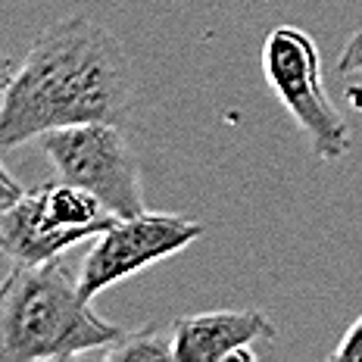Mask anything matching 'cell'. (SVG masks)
<instances>
[{
    "label": "cell",
    "instance_id": "cell-6",
    "mask_svg": "<svg viewBox=\"0 0 362 362\" xmlns=\"http://www.w3.org/2000/svg\"><path fill=\"white\" fill-rule=\"evenodd\" d=\"M275 322L262 309H216L191 313L172 322L175 362H253V344L272 341Z\"/></svg>",
    "mask_w": 362,
    "mask_h": 362
},
{
    "label": "cell",
    "instance_id": "cell-8",
    "mask_svg": "<svg viewBox=\"0 0 362 362\" xmlns=\"http://www.w3.org/2000/svg\"><path fill=\"white\" fill-rule=\"evenodd\" d=\"M97 359L107 362H165L175 359L172 353V325H144L125 331L116 344H110L107 350L97 353Z\"/></svg>",
    "mask_w": 362,
    "mask_h": 362
},
{
    "label": "cell",
    "instance_id": "cell-2",
    "mask_svg": "<svg viewBox=\"0 0 362 362\" xmlns=\"http://www.w3.org/2000/svg\"><path fill=\"white\" fill-rule=\"evenodd\" d=\"M63 256L16 262L0 281V362L97 356L128 328L94 313Z\"/></svg>",
    "mask_w": 362,
    "mask_h": 362
},
{
    "label": "cell",
    "instance_id": "cell-10",
    "mask_svg": "<svg viewBox=\"0 0 362 362\" xmlns=\"http://www.w3.org/2000/svg\"><path fill=\"white\" fill-rule=\"evenodd\" d=\"M331 359H344V362H362V315L344 331L341 344L331 350Z\"/></svg>",
    "mask_w": 362,
    "mask_h": 362
},
{
    "label": "cell",
    "instance_id": "cell-7",
    "mask_svg": "<svg viewBox=\"0 0 362 362\" xmlns=\"http://www.w3.org/2000/svg\"><path fill=\"white\" fill-rule=\"evenodd\" d=\"M81 240H88L85 231L69 228L50 213L41 185L25 187L10 206L0 209V256L13 262H47Z\"/></svg>",
    "mask_w": 362,
    "mask_h": 362
},
{
    "label": "cell",
    "instance_id": "cell-11",
    "mask_svg": "<svg viewBox=\"0 0 362 362\" xmlns=\"http://www.w3.org/2000/svg\"><path fill=\"white\" fill-rule=\"evenodd\" d=\"M22 191H25V187L19 185V178L13 175V172L6 169L4 163H0V209H4V206H10V203L16 200Z\"/></svg>",
    "mask_w": 362,
    "mask_h": 362
},
{
    "label": "cell",
    "instance_id": "cell-4",
    "mask_svg": "<svg viewBox=\"0 0 362 362\" xmlns=\"http://www.w3.org/2000/svg\"><path fill=\"white\" fill-rule=\"evenodd\" d=\"M37 141L57 178L72 181L100 197L112 216H138L147 209L141 163L125 134V125L85 122L47 132Z\"/></svg>",
    "mask_w": 362,
    "mask_h": 362
},
{
    "label": "cell",
    "instance_id": "cell-9",
    "mask_svg": "<svg viewBox=\"0 0 362 362\" xmlns=\"http://www.w3.org/2000/svg\"><path fill=\"white\" fill-rule=\"evenodd\" d=\"M337 75L341 78H353V75H362V28H356L346 44L337 54Z\"/></svg>",
    "mask_w": 362,
    "mask_h": 362
},
{
    "label": "cell",
    "instance_id": "cell-3",
    "mask_svg": "<svg viewBox=\"0 0 362 362\" xmlns=\"http://www.w3.org/2000/svg\"><path fill=\"white\" fill-rule=\"evenodd\" d=\"M262 72L272 94L291 112L293 125L306 134L322 163H337L350 153L353 134L344 112L334 107L315 37L297 25H278L262 44Z\"/></svg>",
    "mask_w": 362,
    "mask_h": 362
},
{
    "label": "cell",
    "instance_id": "cell-12",
    "mask_svg": "<svg viewBox=\"0 0 362 362\" xmlns=\"http://www.w3.org/2000/svg\"><path fill=\"white\" fill-rule=\"evenodd\" d=\"M16 69H19L16 59H13L10 54H4V50H0V90H4V88L13 81V75H16Z\"/></svg>",
    "mask_w": 362,
    "mask_h": 362
},
{
    "label": "cell",
    "instance_id": "cell-1",
    "mask_svg": "<svg viewBox=\"0 0 362 362\" xmlns=\"http://www.w3.org/2000/svg\"><path fill=\"white\" fill-rule=\"evenodd\" d=\"M132 107L134 72L122 44L107 25L72 13L35 37L0 90V150L69 125H125Z\"/></svg>",
    "mask_w": 362,
    "mask_h": 362
},
{
    "label": "cell",
    "instance_id": "cell-5",
    "mask_svg": "<svg viewBox=\"0 0 362 362\" xmlns=\"http://www.w3.org/2000/svg\"><path fill=\"white\" fill-rule=\"evenodd\" d=\"M203 235V222L175 213L119 216L110 228L94 238L78 266V288L88 300L100 297L116 281L153 266L165 256L181 253Z\"/></svg>",
    "mask_w": 362,
    "mask_h": 362
}]
</instances>
